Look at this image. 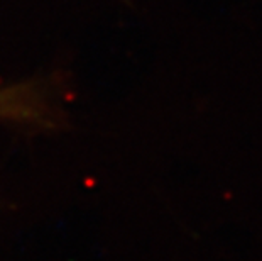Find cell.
I'll return each mask as SVG.
<instances>
[{
    "label": "cell",
    "instance_id": "cell-1",
    "mask_svg": "<svg viewBox=\"0 0 262 261\" xmlns=\"http://www.w3.org/2000/svg\"><path fill=\"white\" fill-rule=\"evenodd\" d=\"M29 101L24 95V90L5 88L0 90V117L7 119H31L36 117Z\"/></svg>",
    "mask_w": 262,
    "mask_h": 261
}]
</instances>
